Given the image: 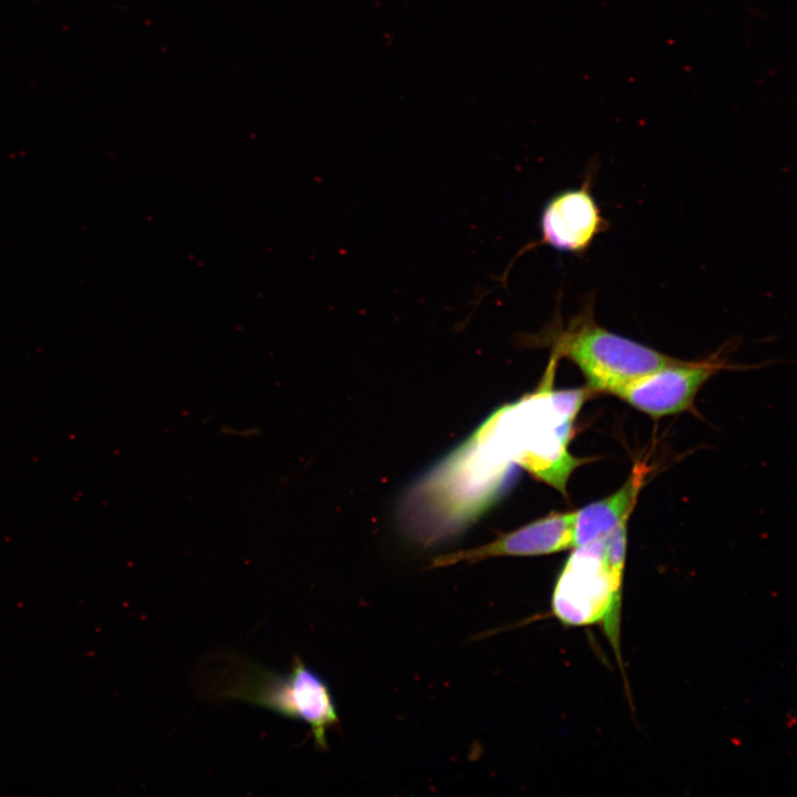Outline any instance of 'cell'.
<instances>
[{
	"instance_id": "1",
	"label": "cell",
	"mask_w": 797,
	"mask_h": 797,
	"mask_svg": "<svg viewBox=\"0 0 797 797\" xmlns=\"http://www.w3.org/2000/svg\"><path fill=\"white\" fill-rule=\"evenodd\" d=\"M207 665L205 690L214 698L245 701L303 722L317 747L328 748V732L339 725L337 706L324 679L299 656L286 674L230 654Z\"/></svg>"
},
{
	"instance_id": "2",
	"label": "cell",
	"mask_w": 797,
	"mask_h": 797,
	"mask_svg": "<svg viewBox=\"0 0 797 797\" xmlns=\"http://www.w3.org/2000/svg\"><path fill=\"white\" fill-rule=\"evenodd\" d=\"M584 310L567 327H552L541 338L550 340L551 353L579 368L590 391L614 394L634 380L682 361L602 328L592 309Z\"/></svg>"
},
{
	"instance_id": "3",
	"label": "cell",
	"mask_w": 797,
	"mask_h": 797,
	"mask_svg": "<svg viewBox=\"0 0 797 797\" xmlns=\"http://www.w3.org/2000/svg\"><path fill=\"white\" fill-rule=\"evenodd\" d=\"M573 549L557 578L552 612L566 625L603 622L617 648L623 570L608 560L603 538Z\"/></svg>"
},
{
	"instance_id": "4",
	"label": "cell",
	"mask_w": 797,
	"mask_h": 797,
	"mask_svg": "<svg viewBox=\"0 0 797 797\" xmlns=\"http://www.w3.org/2000/svg\"><path fill=\"white\" fill-rule=\"evenodd\" d=\"M609 227L596 201L589 179L578 188L553 195L540 215V240L536 245L575 255L584 253L594 238Z\"/></svg>"
},
{
	"instance_id": "5",
	"label": "cell",
	"mask_w": 797,
	"mask_h": 797,
	"mask_svg": "<svg viewBox=\"0 0 797 797\" xmlns=\"http://www.w3.org/2000/svg\"><path fill=\"white\" fill-rule=\"evenodd\" d=\"M716 369L715 362L681 361L630 382L613 395L653 417L676 414L692 405Z\"/></svg>"
},
{
	"instance_id": "6",
	"label": "cell",
	"mask_w": 797,
	"mask_h": 797,
	"mask_svg": "<svg viewBox=\"0 0 797 797\" xmlns=\"http://www.w3.org/2000/svg\"><path fill=\"white\" fill-rule=\"evenodd\" d=\"M575 517L576 511L550 513L486 545L439 556L432 567L477 562L494 557L548 555L573 548Z\"/></svg>"
},
{
	"instance_id": "7",
	"label": "cell",
	"mask_w": 797,
	"mask_h": 797,
	"mask_svg": "<svg viewBox=\"0 0 797 797\" xmlns=\"http://www.w3.org/2000/svg\"><path fill=\"white\" fill-rule=\"evenodd\" d=\"M645 473L646 468L636 464L630 477L617 491L576 511L573 548L600 540L628 522Z\"/></svg>"
}]
</instances>
